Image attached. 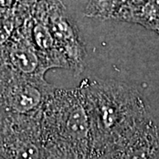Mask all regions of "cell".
I'll return each mask as SVG.
<instances>
[{
    "mask_svg": "<svg viewBox=\"0 0 159 159\" xmlns=\"http://www.w3.org/2000/svg\"><path fill=\"white\" fill-rule=\"evenodd\" d=\"M41 135L45 152L93 157L90 121L78 87L55 88L41 113Z\"/></svg>",
    "mask_w": 159,
    "mask_h": 159,
    "instance_id": "2",
    "label": "cell"
},
{
    "mask_svg": "<svg viewBox=\"0 0 159 159\" xmlns=\"http://www.w3.org/2000/svg\"><path fill=\"white\" fill-rule=\"evenodd\" d=\"M14 31V21L11 18L0 19V45L6 43Z\"/></svg>",
    "mask_w": 159,
    "mask_h": 159,
    "instance_id": "11",
    "label": "cell"
},
{
    "mask_svg": "<svg viewBox=\"0 0 159 159\" xmlns=\"http://www.w3.org/2000/svg\"><path fill=\"white\" fill-rule=\"evenodd\" d=\"M41 113L17 115L0 111L1 157L5 159L43 158Z\"/></svg>",
    "mask_w": 159,
    "mask_h": 159,
    "instance_id": "4",
    "label": "cell"
},
{
    "mask_svg": "<svg viewBox=\"0 0 159 159\" xmlns=\"http://www.w3.org/2000/svg\"><path fill=\"white\" fill-rule=\"evenodd\" d=\"M26 21L29 26L31 41L48 69H68L66 59L57 50L47 21L44 0H37Z\"/></svg>",
    "mask_w": 159,
    "mask_h": 159,
    "instance_id": "7",
    "label": "cell"
},
{
    "mask_svg": "<svg viewBox=\"0 0 159 159\" xmlns=\"http://www.w3.org/2000/svg\"><path fill=\"white\" fill-rule=\"evenodd\" d=\"M159 144V127L149 118L130 135L118 142L96 159H148Z\"/></svg>",
    "mask_w": 159,
    "mask_h": 159,
    "instance_id": "6",
    "label": "cell"
},
{
    "mask_svg": "<svg viewBox=\"0 0 159 159\" xmlns=\"http://www.w3.org/2000/svg\"><path fill=\"white\" fill-rule=\"evenodd\" d=\"M158 34H159V33H158Z\"/></svg>",
    "mask_w": 159,
    "mask_h": 159,
    "instance_id": "15",
    "label": "cell"
},
{
    "mask_svg": "<svg viewBox=\"0 0 159 159\" xmlns=\"http://www.w3.org/2000/svg\"><path fill=\"white\" fill-rule=\"evenodd\" d=\"M14 0H0V10H7L10 9L13 5Z\"/></svg>",
    "mask_w": 159,
    "mask_h": 159,
    "instance_id": "13",
    "label": "cell"
},
{
    "mask_svg": "<svg viewBox=\"0 0 159 159\" xmlns=\"http://www.w3.org/2000/svg\"><path fill=\"white\" fill-rule=\"evenodd\" d=\"M13 37L7 47V65L22 75L44 77L49 69L31 41L26 20Z\"/></svg>",
    "mask_w": 159,
    "mask_h": 159,
    "instance_id": "8",
    "label": "cell"
},
{
    "mask_svg": "<svg viewBox=\"0 0 159 159\" xmlns=\"http://www.w3.org/2000/svg\"><path fill=\"white\" fill-rule=\"evenodd\" d=\"M78 89L90 121L93 157L105 152L151 118L140 92L126 83L84 79Z\"/></svg>",
    "mask_w": 159,
    "mask_h": 159,
    "instance_id": "1",
    "label": "cell"
},
{
    "mask_svg": "<svg viewBox=\"0 0 159 159\" xmlns=\"http://www.w3.org/2000/svg\"><path fill=\"white\" fill-rule=\"evenodd\" d=\"M43 159H79L68 157V156H65V155H59V154L50 153V152H44L43 151ZM86 159H96L95 157H89Z\"/></svg>",
    "mask_w": 159,
    "mask_h": 159,
    "instance_id": "12",
    "label": "cell"
},
{
    "mask_svg": "<svg viewBox=\"0 0 159 159\" xmlns=\"http://www.w3.org/2000/svg\"><path fill=\"white\" fill-rule=\"evenodd\" d=\"M114 20L134 23L159 33V0H127Z\"/></svg>",
    "mask_w": 159,
    "mask_h": 159,
    "instance_id": "9",
    "label": "cell"
},
{
    "mask_svg": "<svg viewBox=\"0 0 159 159\" xmlns=\"http://www.w3.org/2000/svg\"><path fill=\"white\" fill-rule=\"evenodd\" d=\"M127 0H89L84 10L86 17L101 20H114Z\"/></svg>",
    "mask_w": 159,
    "mask_h": 159,
    "instance_id": "10",
    "label": "cell"
},
{
    "mask_svg": "<svg viewBox=\"0 0 159 159\" xmlns=\"http://www.w3.org/2000/svg\"><path fill=\"white\" fill-rule=\"evenodd\" d=\"M46 16L57 50L75 76L86 67L87 51L79 29L66 12L61 0H44Z\"/></svg>",
    "mask_w": 159,
    "mask_h": 159,
    "instance_id": "5",
    "label": "cell"
},
{
    "mask_svg": "<svg viewBox=\"0 0 159 159\" xmlns=\"http://www.w3.org/2000/svg\"><path fill=\"white\" fill-rule=\"evenodd\" d=\"M55 88L44 77L22 75L6 65L0 68V111L40 114Z\"/></svg>",
    "mask_w": 159,
    "mask_h": 159,
    "instance_id": "3",
    "label": "cell"
},
{
    "mask_svg": "<svg viewBox=\"0 0 159 159\" xmlns=\"http://www.w3.org/2000/svg\"><path fill=\"white\" fill-rule=\"evenodd\" d=\"M148 159H159V144L157 145V147L155 148L154 152Z\"/></svg>",
    "mask_w": 159,
    "mask_h": 159,
    "instance_id": "14",
    "label": "cell"
}]
</instances>
